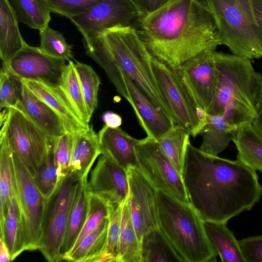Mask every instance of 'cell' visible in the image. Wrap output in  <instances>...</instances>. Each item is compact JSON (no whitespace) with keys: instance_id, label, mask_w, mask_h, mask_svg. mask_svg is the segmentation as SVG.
<instances>
[{"instance_id":"6da1fadb","label":"cell","mask_w":262,"mask_h":262,"mask_svg":"<svg viewBox=\"0 0 262 262\" xmlns=\"http://www.w3.org/2000/svg\"><path fill=\"white\" fill-rule=\"evenodd\" d=\"M183 179L189 202L204 222L226 223L259 201L256 171L239 160L207 154L188 143Z\"/></svg>"},{"instance_id":"7a4b0ae2","label":"cell","mask_w":262,"mask_h":262,"mask_svg":"<svg viewBox=\"0 0 262 262\" xmlns=\"http://www.w3.org/2000/svg\"><path fill=\"white\" fill-rule=\"evenodd\" d=\"M134 27L150 55L176 69L221 45L214 19L203 0H174L142 15Z\"/></svg>"},{"instance_id":"3957f363","label":"cell","mask_w":262,"mask_h":262,"mask_svg":"<svg viewBox=\"0 0 262 262\" xmlns=\"http://www.w3.org/2000/svg\"><path fill=\"white\" fill-rule=\"evenodd\" d=\"M217 84L207 114L223 117L238 128L251 124L257 111L262 75L251 60L214 51Z\"/></svg>"},{"instance_id":"277c9868","label":"cell","mask_w":262,"mask_h":262,"mask_svg":"<svg viewBox=\"0 0 262 262\" xmlns=\"http://www.w3.org/2000/svg\"><path fill=\"white\" fill-rule=\"evenodd\" d=\"M158 226L182 262H215L217 253L204 222L190 202L157 190Z\"/></svg>"},{"instance_id":"5b68a950","label":"cell","mask_w":262,"mask_h":262,"mask_svg":"<svg viewBox=\"0 0 262 262\" xmlns=\"http://www.w3.org/2000/svg\"><path fill=\"white\" fill-rule=\"evenodd\" d=\"M101 36L122 71L158 109L173 120L154 73L152 56L136 29L133 26L116 27L106 31Z\"/></svg>"},{"instance_id":"8992f818","label":"cell","mask_w":262,"mask_h":262,"mask_svg":"<svg viewBox=\"0 0 262 262\" xmlns=\"http://www.w3.org/2000/svg\"><path fill=\"white\" fill-rule=\"evenodd\" d=\"M203 1L214 19L221 45L241 57H262V30L250 21L236 0Z\"/></svg>"},{"instance_id":"52a82bcc","label":"cell","mask_w":262,"mask_h":262,"mask_svg":"<svg viewBox=\"0 0 262 262\" xmlns=\"http://www.w3.org/2000/svg\"><path fill=\"white\" fill-rule=\"evenodd\" d=\"M1 125L13 154L34 178L48 152L50 137L30 119L19 102L1 113Z\"/></svg>"},{"instance_id":"ba28073f","label":"cell","mask_w":262,"mask_h":262,"mask_svg":"<svg viewBox=\"0 0 262 262\" xmlns=\"http://www.w3.org/2000/svg\"><path fill=\"white\" fill-rule=\"evenodd\" d=\"M151 62L157 83L173 121L195 138L201 134L205 124L206 113L199 106L177 69L152 57Z\"/></svg>"},{"instance_id":"9c48e42d","label":"cell","mask_w":262,"mask_h":262,"mask_svg":"<svg viewBox=\"0 0 262 262\" xmlns=\"http://www.w3.org/2000/svg\"><path fill=\"white\" fill-rule=\"evenodd\" d=\"M81 180L70 172L47 199L38 250L49 261H61L60 250L69 214Z\"/></svg>"},{"instance_id":"30bf717a","label":"cell","mask_w":262,"mask_h":262,"mask_svg":"<svg viewBox=\"0 0 262 262\" xmlns=\"http://www.w3.org/2000/svg\"><path fill=\"white\" fill-rule=\"evenodd\" d=\"M13 159L17 189L16 198L21 219L25 250H38L47 198L41 194L33 177L14 155Z\"/></svg>"},{"instance_id":"8fae6325","label":"cell","mask_w":262,"mask_h":262,"mask_svg":"<svg viewBox=\"0 0 262 262\" xmlns=\"http://www.w3.org/2000/svg\"><path fill=\"white\" fill-rule=\"evenodd\" d=\"M135 148L140 170L157 190L190 202L183 177L156 140L147 136L141 139Z\"/></svg>"},{"instance_id":"7c38bea8","label":"cell","mask_w":262,"mask_h":262,"mask_svg":"<svg viewBox=\"0 0 262 262\" xmlns=\"http://www.w3.org/2000/svg\"><path fill=\"white\" fill-rule=\"evenodd\" d=\"M141 16L132 0H102L70 20L88 40L116 27H134Z\"/></svg>"},{"instance_id":"4fadbf2b","label":"cell","mask_w":262,"mask_h":262,"mask_svg":"<svg viewBox=\"0 0 262 262\" xmlns=\"http://www.w3.org/2000/svg\"><path fill=\"white\" fill-rule=\"evenodd\" d=\"M66 60L52 56L39 47L27 43L13 57L3 62L8 72L15 79L41 81L59 86Z\"/></svg>"},{"instance_id":"5bb4252c","label":"cell","mask_w":262,"mask_h":262,"mask_svg":"<svg viewBox=\"0 0 262 262\" xmlns=\"http://www.w3.org/2000/svg\"><path fill=\"white\" fill-rule=\"evenodd\" d=\"M129 184L127 201L134 226L140 241L143 236L158 227L157 189L139 168L127 170Z\"/></svg>"},{"instance_id":"9a60e30c","label":"cell","mask_w":262,"mask_h":262,"mask_svg":"<svg viewBox=\"0 0 262 262\" xmlns=\"http://www.w3.org/2000/svg\"><path fill=\"white\" fill-rule=\"evenodd\" d=\"M214 52L205 51L177 69L198 105L206 113L213 100L217 84Z\"/></svg>"},{"instance_id":"2e32d148","label":"cell","mask_w":262,"mask_h":262,"mask_svg":"<svg viewBox=\"0 0 262 262\" xmlns=\"http://www.w3.org/2000/svg\"><path fill=\"white\" fill-rule=\"evenodd\" d=\"M88 188L108 204L119 205L128 196L127 172L102 155L91 171Z\"/></svg>"},{"instance_id":"e0dca14e","label":"cell","mask_w":262,"mask_h":262,"mask_svg":"<svg viewBox=\"0 0 262 262\" xmlns=\"http://www.w3.org/2000/svg\"><path fill=\"white\" fill-rule=\"evenodd\" d=\"M123 75L132 100L130 104L140 125L148 137L157 140L176 124L174 122L158 109L123 72Z\"/></svg>"},{"instance_id":"ac0fdd59","label":"cell","mask_w":262,"mask_h":262,"mask_svg":"<svg viewBox=\"0 0 262 262\" xmlns=\"http://www.w3.org/2000/svg\"><path fill=\"white\" fill-rule=\"evenodd\" d=\"M98 136L102 156L126 171L130 167L139 169L135 147L141 139L133 138L120 128L106 125Z\"/></svg>"},{"instance_id":"d6986e66","label":"cell","mask_w":262,"mask_h":262,"mask_svg":"<svg viewBox=\"0 0 262 262\" xmlns=\"http://www.w3.org/2000/svg\"><path fill=\"white\" fill-rule=\"evenodd\" d=\"M20 82L60 116L68 132L77 134L89 126L79 118L59 86L38 80Z\"/></svg>"},{"instance_id":"ffe728a7","label":"cell","mask_w":262,"mask_h":262,"mask_svg":"<svg viewBox=\"0 0 262 262\" xmlns=\"http://www.w3.org/2000/svg\"><path fill=\"white\" fill-rule=\"evenodd\" d=\"M19 96L25 113L47 136L55 138L68 132L60 116L21 83Z\"/></svg>"},{"instance_id":"44dd1931","label":"cell","mask_w":262,"mask_h":262,"mask_svg":"<svg viewBox=\"0 0 262 262\" xmlns=\"http://www.w3.org/2000/svg\"><path fill=\"white\" fill-rule=\"evenodd\" d=\"M101 154L98 134L92 125L75 134L70 172L80 179H88L95 161Z\"/></svg>"},{"instance_id":"7402d4cb","label":"cell","mask_w":262,"mask_h":262,"mask_svg":"<svg viewBox=\"0 0 262 262\" xmlns=\"http://www.w3.org/2000/svg\"><path fill=\"white\" fill-rule=\"evenodd\" d=\"M0 230L5 223L12 198L16 197L13 152L4 132H0Z\"/></svg>"},{"instance_id":"603a6c76","label":"cell","mask_w":262,"mask_h":262,"mask_svg":"<svg viewBox=\"0 0 262 262\" xmlns=\"http://www.w3.org/2000/svg\"><path fill=\"white\" fill-rule=\"evenodd\" d=\"M89 193L88 179H84L79 184L69 214L60 250L61 260L72 249L86 221Z\"/></svg>"},{"instance_id":"cb8c5ba5","label":"cell","mask_w":262,"mask_h":262,"mask_svg":"<svg viewBox=\"0 0 262 262\" xmlns=\"http://www.w3.org/2000/svg\"><path fill=\"white\" fill-rule=\"evenodd\" d=\"M238 129L221 116L207 114L206 123L201 131L203 140L199 149L207 154L217 156L233 140Z\"/></svg>"},{"instance_id":"d4e9b609","label":"cell","mask_w":262,"mask_h":262,"mask_svg":"<svg viewBox=\"0 0 262 262\" xmlns=\"http://www.w3.org/2000/svg\"><path fill=\"white\" fill-rule=\"evenodd\" d=\"M84 42L86 54L104 70L117 92L130 104L132 100L123 72L107 48L102 36Z\"/></svg>"},{"instance_id":"484cf974","label":"cell","mask_w":262,"mask_h":262,"mask_svg":"<svg viewBox=\"0 0 262 262\" xmlns=\"http://www.w3.org/2000/svg\"><path fill=\"white\" fill-rule=\"evenodd\" d=\"M18 23L9 0H0V56L3 62L10 60L26 43Z\"/></svg>"},{"instance_id":"4316f807","label":"cell","mask_w":262,"mask_h":262,"mask_svg":"<svg viewBox=\"0 0 262 262\" xmlns=\"http://www.w3.org/2000/svg\"><path fill=\"white\" fill-rule=\"evenodd\" d=\"M207 236L222 262H245L239 241L226 223L204 222Z\"/></svg>"},{"instance_id":"83f0119b","label":"cell","mask_w":262,"mask_h":262,"mask_svg":"<svg viewBox=\"0 0 262 262\" xmlns=\"http://www.w3.org/2000/svg\"><path fill=\"white\" fill-rule=\"evenodd\" d=\"M233 141L238 160L253 170L262 172V136L247 124L239 128Z\"/></svg>"},{"instance_id":"f1b7e54d","label":"cell","mask_w":262,"mask_h":262,"mask_svg":"<svg viewBox=\"0 0 262 262\" xmlns=\"http://www.w3.org/2000/svg\"><path fill=\"white\" fill-rule=\"evenodd\" d=\"M140 245L141 262H182L159 227L144 234Z\"/></svg>"},{"instance_id":"f546056e","label":"cell","mask_w":262,"mask_h":262,"mask_svg":"<svg viewBox=\"0 0 262 262\" xmlns=\"http://www.w3.org/2000/svg\"><path fill=\"white\" fill-rule=\"evenodd\" d=\"M108 216L103 219L99 226L84 237L76 249L63 260L90 262L107 250Z\"/></svg>"},{"instance_id":"4dcf8cb0","label":"cell","mask_w":262,"mask_h":262,"mask_svg":"<svg viewBox=\"0 0 262 262\" xmlns=\"http://www.w3.org/2000/svg\"><path fill=\"white\" fill-rule=\"evenodd\" d=\"M190 135L175 124L156 141L161 149L183 177L185 156Z\"/></svg>"},{"instance_id":"1f68e13d","label":"cell","mask_w":262,"mask_h":262,"mask_svg":"<svg viewBox=\"0 0 262 262\" xmlns=\"http://www.w3.org/2000/svg\"><path fill=\"white\" fill-rule=\"evenodd\" d=\"M18 21L40 30L49 26L50 13L45 0H9Z\"/></svg>"},{"instance_id":"d6a6232c","label":"cell","mask_w":262,"mask_h":262,"mask_svg":"<svg viewBox=\"0 0 262 262\" xmlns=\"http://www.w3.org/2000/svg\"><path fill=\"white\" fill-rule=\"evenodd\" d=\"M120 262H141V245L133 223L127 199L121 205Z\"/></svg>"},{"instance_id":"836d02e7","label":"cell","mask_w":262,"mask_h":262,"mask_svg":"<svg viewBox=\"0 0 262 262\" xmlns=\"http://www.w3.org/2000/svg\"><path fill=\"white\" fill-rule=\"evenodd\" d=\"M0 237L9 248L11 261L25 251L21 219L16 198H13L11 200L4 227L0 230Z\"/></svg>"},{"instance_id":"e575fe53","label":"cell","mask_w":262,"mask_h":262,"mask_svg":"<svg viewBox=\"0 0 262 262\" xmlns=\"http://www.w3.org/2000/svg\"><path fill=\"white\" fill-rule=\"evenodd\" d=\"M64 93L79 118L89 124V118L79 78L72 61L64 66L58 86Z\"/></svg>"},{"instance_id":"d590c367","label":"cell","mask_w":262,"mask_h":262,"mask_svg":"<svg viewBox=\"0 0 262 262\" xmlns=\"http://www.w3.org/2000/svg\"><path fill=\"white\" fill-rule=\"evenodd\" d=\"M74 67L82 91L86 109L90 119L97 106V96L100 79L93 68L76 61Z\"/></svg>"},{"instance_id":"8d00e7d4","label":"cell","mask_w":262,"mask_h":262,"mask_svg":"<svg viewBox=\"0 0 262 262\" xmlns=\"http://www.w3.org/2000/svg\"><path fill=\"white\" fill-rule=\"evenodd\" d=\"M54 139L50 137L48 152L33 178L38 189L46 198L51 195L59 182L54 159Z\"/></svg>"},{"instance_id":"74e56055","label":"cell","mask_w":262,"mask_h":262,"mask_svg":"<svg viewBox=\"0 0 262 262\" xmlns=\"http://www.w3.org/2000/svg\"><path fill=\"white\" fill-rule=\"evenodd\" d=\"M39 48L46 53L66 61L73 58L72 47L69 45L63 36L58 31L47 26L39 30Z\"/></svg>"},{"instance_id":"f35d334b","label":"cell","mask_w":262,"mask_h":262,"mask_svg":"<svg viewBox=\"0 0 262 262\" xmlns=\"http://www.w3.org/2000/svg\"><path fill=\"white\" fill-rule=\"evenodd\" d=\"M109 212L110 205L98 196L90 192L89 211L86 221L72 249L68 254L74 250L82 239L99 226L104 218L108 216Z\"/></svg>"},{"instance_id":"ab89813d","label":"cell","mask_w":262,"mask_h":262,"mask_svg":"<svg viewBox=\"0 0 262 262\" xmlns=\"http://www.w3.org/2000/svg\"><path fill=\"white\" fill-rule=\"evenodd\" d=\"M75 134L67 132L54 139V159L58 182L70 173Z\"/></svg>"},{"instance_id":"60d3db41","label":"cell","mask_w":262,"mask_h":262,"mask_svg":"<svg viewBox=\"0 0 262 262\" xmlns=\"http://www.w3.org/2000/svg\"><path fill=\"white\" fill-rule=\"evenodd\" d=\"M20 81L14 78L3 66L0 72V107H16L19 102Z\"/></svg>"},{"instance_id":"b9f144b4","label":"cell","mask_w":262,"mask_h":262,"mask_svg":"<svg viewBox=\"0 0 262 262\" xmlns=\"http://www.w3.org/2000/svg\"><path fill=\"white\" fill-rule=\"evenodd\" d=\"M51 12L68 17L83 14L102 0H45Z\"/></svg>"},{"instance_id":"7bdbcfd3","label":"cell","mask_w":262,"mask_h":262,"mask_svg":"<svg viewBox=\"0 0 262 262\" xmlns=\"http://www.w3.org/2000/svg\"><path fill=\"white\" fill-rule=\"evenodd\" d=\"M121 204L110 205L107 238V250L119 260V243L121 225Z\"/></svg>"},{"instance_id":"ee69618b","label":"cell","mask_w":262,"mask_h":262,"mask_svg":"<svg viewBox=\"0 0 262 262\" xmlns=\"http://www.w3.org/2000/svg\"><path fill=\"white\" fill-rule=\"evenodd\" d=\"M245 262H262V235L239 241Z\"/></svg>"},{"instance_id":"f6af8a7d","label":"cell","mask_w":262,"mask_h":262,"mask_svg":"<svg viewBox=\"0 0 262 262\" xmlns=\"http://www.w3.org/2000/svg\"><path fill=\"white\" fill-rule=\"evenodd\" d=\"M142 15L150 14L174 0H132Z\"/></svg>"},{"instance_id":"bcb514c9","label":"cell","mask_w":262,"mask_h":262,"mask_svg":"<svg viewBox=\"0 0 262 262\" xmlns=\"http://www.w3.org/2000/svg\"><path fill=\"white\" fill-rule=\"evenodd\" d=\"M102 118L105 125L111 128H119L122 124L121 117L118 114L111 111L105 112L102 115Z\"/></svg>"},{"instance_id":"7dc6e473","label":"cell","mask_w":262,"mask_h":262,"mask_svg":"<svg viewBox=\"0 0 262 262\" xmlns=\"http://www.w3.org/2000/svg\"><path fill=\"white\" fill-rule=\"evenodd\" d=\"M250 2L254 19L262 30V0H250Z\"/></svg>"},{"instance_id":"c3c4849f","label":"cell","mask_w":262,"mask_h":262,"mask_svg":"<svg viewBox=\"0 0 262 262\" xmlns=\"http://www.w3.org/2000/svg\"><path fill=\"white\" fill-rule=\"evenodd\" d=\"M251 124L262 136V88L258 100L257 113Z\"/></svg>"},{"instance_id":"681fc988","label":"cell","mask_w":262,"mask_h":262,"mask_svg":"<svg viewBox=\"0 0 262 262\" xmlns=\"http://www.w3.org/2000/svg\"><path fill=\"white\" fill-rule=\"evenodd\" d=\"M11 255L8 247L4 240L0 237V261L9 262Z\"/></svg>"},{"instance_id":"f907efd6","label":"cell","mask_w":262,"mask_h":262,"mask_svg":"<svg viewBox=\"0 0 262 262\" xmlns=\"http://www.w3.org/2000/svg\"><path fill=\"white\" fill-rule=\"evenodd\" d=\"M117 262L116 258L109 251L106 250L93 258L90 262Z\"/></svg>"}]
</instances>
